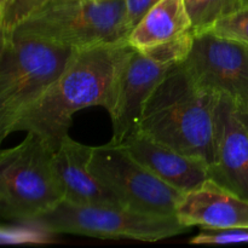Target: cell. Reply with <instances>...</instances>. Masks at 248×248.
Returning <instances> with one entry per match:
<instances>
[{"mask_svg": "<svg viewBox=\"0 0 248 248\" xmlns=\"http://www.w3.org/2000/svg\"><path fill=\"white\" fill-rule=\"evenodd\" d=\"M131 50L127 41L75 50L60 79L19 116L12 132H34L57 149L75 113L96 106L110 110L119 74Z\"/></svg>", "mask_w": 248, "mask_h": 248, "instance_id": "6da1fadb", "label": "cell"}, {"mask_svg": "<svg viewBox=\"0 0 248 248\" xmlns=\"http://www.w3.org/2000/svg\"><path fill=\"white\" fill-rule=\"evenodd\" d=\"M219 99V94L199 86L177 63L145 103L138 132L210 167L215 159Z\"/></svg>", "mask_w": 248, "mask_h": 248, "instance_id": "7a4b0ae2", "label": "cell"}, {"mask_svg": "<svg viewBox=\"0 0 248 248\" xmlns=\"http://www.w3.org/2000/svg\"><path fill=\"white\" fill-rule=\"evenodd\" d=\"M74 48L31 38H1L0 140L12 133L19 116L57 81Z\"/></svg>", "mask_w": 248, "mask_h": 248, "instance_id": "3957f363", "label": "cell"}, {"mask_svg": "<svg viewBox=\"0 0 248 248\" xmlns=\"http://www.w3.org/2000/svg\"><path fill=\"white\" fill-rule=\"evenodd\" d=\"M125 15V0H52L6 36L38 39L74 50L121 43L128 36Z\"/></svg>", "mask_w": 248, "mask_h": 248, "instance_id": "277c9868", "label": "cell"}, {"mask_svg": "<svg viewBox=\"0 0 248 248\" xmlns=\"http://www.w3.org/2000/svg\"><path fill=\"white\" fill-rule=\"evenodd\" d=\"M55 150L41 136L27 132L21 144L0 154V216L31 223L63 198L53 165Z\"/></svg>", "mask_w": 248, "mask_h": 248, "instance_id": "5b68a950", "label": "cell"}, {"mask_svg": "<svg viewBox=\"0 0 248 248\" xmlns=\"http://www.w3.org/2000/svg\"><path fill=\"white\" fill-rule=\"evenodd\" d=\"M31 223L55 234L145 242L169 239L188 230L177 216L161 217L136 212L123 206L74 205L67 201H62Z\"/></svg>", "mask_w": 248, "mask_h": 248, "instance_id": "8992f818", "label": "cell"}, {"mask_svg": "<svg viewBox=\"0 0 248 248\" xmlns=\"http://www.w3.org/2000/svg\"><path fill=\"white\" fill-rule=\"evenodd\" d=\"M90 170L121 206L144 215L176 216L184 195L113 142L93 147Z\"/></svg>", "mask_w": 248, "mask_h": 248, "instance_id": "52a82bcc", "label": "cell"}, {"mask_svg": "<svg viewBox=\"0 0 248 248\" xmlns=\"http://www.w3.org/2000/svg\"><path fill=\"white\" fill-rule=\"evenodd\" d=\"M182 65L202 89L230 97L237 106L248 101V44L211 29L194 31L191 48Z\"/></svg>", "mask_w": 248, "mask_h": 248, "instance_id": "ba28073f", "label": "cell"}, {"mask_svg": "<svg viewBox=\"0 0 248 248\" xmlns=\"http://www.w3.org/2000/svg\"><path fill=\"white\" fill-rule=\"evenodd\" d=\"M171 67L156 62L132 47L119 74L115 98L109 110L113 123L110 142L123 144L138 132L145 103Z\"/></svg>", "mask_w": 248, "mask_h": 248, "instance_id": "9c48e42d", "label": "cell"}, {"mask_svg": "<svg viewBox=\"0 0 248 248\" xmlns=\"http://www.w3.org/2000/svg\"><path fill=\"white\" fill-rule=\"evenodd\" d=\"M210 179L248 200V133L236 116V102L220 96L216 115L215 159Z\"/></svg>", "mask_w": 248, "mask_h": 248, "instance_id": "30bf717a", "label": "cell"}, {"mask_svg": "<svg viewBox=\"0 0 248 248\" xmlns=\"http://www.w3.org/2000/svg\"><path fill=\"white\" fill-rule=\"evenodd\" d=\"M176 216L186 227L228 229L248 227V200L227 190L208 178L186 193L177 206Z\"/></svg>", "mask_w": 248, "mask_h": 248, "instance_id": "8fae6325", "label": "cell"}, {"mask_svg": "<svg viewBox=\"0 0 248 248\" xmlns=\"http://www.w3.org/2000/svg\"><path fill=\"white\" fill-rule=\"evenodd\" d=\"M92 152L93 147L75 142L69 135L62 138L55 150L53 165L64 198L63 201L74 205L121 206L90 170Z\"/></svg>", "mask_w": 248, "mask_h": 248, "instance_id": "7c38bea8", "label": "cell"}, {"mask_svg": "<svg viewBox=\"0 0 248 248\" xmlns=\"http://www.w3.org/2000/svg\"><path fill=\"white\" fill-rule=\"evenodd\" d=\"M120 145L153 173L183 194L194 190L210 178L206 162L182 154L142 132H136Z\"/></svg>", "mask_w": 248, "mask_h": 248, "instance_id": "4fadbf2b", "label": "cell"}, {"mask_svg": "<svg viewBox=\"0 0 248 248\" xmlns=\"http://www.w3.org/2000/svg\"><path fill=\"white\" fill-rule=\"evenodd\" d=\"M191 29L184 0H161L131 31L127 43L137 50L176 39Z\"/></svg>", "mask_w": 248, "mask_h": 248, "instance_id": "5bb4252c", "label": "cell"}, {"mask_svg": "<svg viewBox=\"0 0 248 248\" xmlns=\"http://www.w3.org/2000/svg\"><path fill=\"white\" fill-rule=\"evenodd\" d=\"M193 31L211 29L225 15L239 9V0H184Z\"/></svg>", "mask_w": 248, "mask_h": 248, "instance_id": "9a60e30c", "label": "cell"}, {"mask_svg": "<svg viewBox=\"0 0 248 248\" xmlns=\"http://www.w3.org/2000/svg\"><path fill=\"white\" fill-rule=\"evenodd\" d=\"M194 31H190L176 39L166 41V43L159 44V45L152 46V47L142 48L140 51L152 60L162 64L173 65L177 63H182L189 55V51L193 44ZM137 50V48H136Z\"/></svg>", "mask_w": 248, "mask_h": 248, "instance_id": "2e32d148", "label": "cell"}, {"mask_svg": "<svg viewBox=\"0 0 248 248\" xmlns=\"http://www.w3.org/2000/svg\"><path fill=\"white\" fill-rule=\"evenodd\" d=\"M218 35L248 44V5L218 19L211 28Z\"/></svg>", "mask_w": 248, "mask_h": 248, "instance_id": "e0dca14e", "label": "cell"}, {"mask_svg": "<svg viewBox=\"0 0 248 248\" xmlns=\"http://www.w3.org/2000/svg\"><path fill=\"white\" fill-rule=\"evenodd\" d=\"M52 0H15L11 6L0 14V38L6 36L31 14Z\"/></svg>", "mask_w": 248, "mask_h": 248, "instance_id": "ac0fdd59", "label": "cell"}, {"mask_svg": "<svg viewBox=\"0 0 248 248\" xmlns=\"http://www.w3.org/2000/svg\"><path fill=\"white\" fill-rule=\"evenodd\" d=\"M236 242H248V227L201 229V232L190 240V244L194 245H224Z\"/></svg>", "mask_w": 248, "mask_h": 248, "instance_id": "d6986e66", "label": "cell"}, {"mask_svg": "<svg viewBox=\"0 0 248 248\" xmlns=\"http://www.w3.org/2000/svg\"><path fill=\"white\" fill-rule=\"evenodd\" d=\"M159 1H161V0H125V26L128 34L140 23V21L147 15V12Z\"/></svg>", "mask_w": 248, "mask_h": 248, "instance_id": "ffe728a7", "label": "cell"}, {"mask_svg": "<svg viewBox=\"0 0 248 248\" xmlns=\"http://www.w3.org/2000/svg\"><path fill=\"white\" fill-rule=\"evenodd\" d=\"M236 116L248 133V101L241 106L236 104Z\"/></svg>", "mask_w": 248, "mask_h": 248, "instance_id": "44dd1931", "label": "cell"}, {"mask_svg": "<svg viewBox=\"0 0 248 248\" xmlns=\"http://www.w3.org/2000/svg\"><path fill=\"white\" fill-rule=\"evenodd\" d=\"M15 0H0V14L9 9Z\"/></svg>", "mask_w": 248, "mask_h": 248, "instance_id": "7402d4cb", "label": "cell"}, {"mask_svg": "<svg viewBox=\"0 0 248 248\" xmlns=\"http://www.w3.org/2000/svg\"><path fill=\"white\" fill-rule=\"evenodd\" d=\"M239 4H240V7L245 6V5H248V0H239Z\"/></svg>", "mask_w": 248, "mask_h": 248, "instance_id": "603a6c76", "label": "cell"}]
</instances>
